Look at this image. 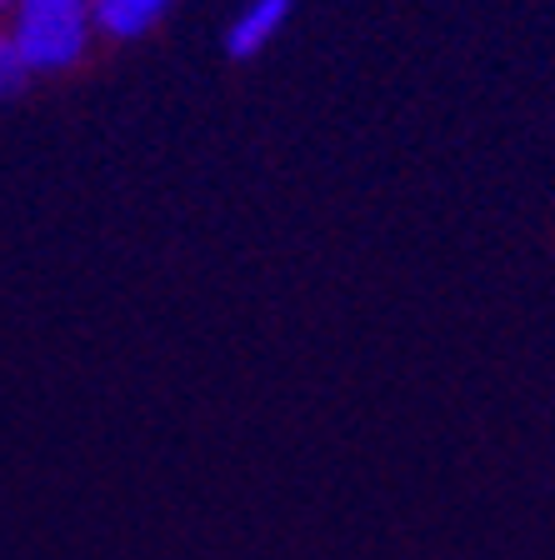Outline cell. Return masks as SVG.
Wrapping results in <instances>:
<instances>
[{"label": "cell", "mask_w": 555, "mask_h": 560, "mask_svg": "<svg viewBox=\"0 0 555 560\" xmlns=\"http://www.w3.org/2000/svg\"><path fill=\"white\" fill-rule=\"evenodd\" d=\"M5 31L21 46L31 75H66L95 46L91 0H15Z\"/></svg>", "instance_id": "6da1fadb"}, {"label": "cell", "mask_w": 555, "mask_h": 560, "mask_svg": "<svg viewBox=\"0 0 555 560\" xmlns=\"http://www.w3.org/2000/svg\"><path fill=\"white\" fill-rule=\"evenodd\" d=\"M296 0H245L235 21L226 25V56L231 60H255L261 50H270V40H280V31L290 25Z\"/></svg>", "instance_id": "7a4b0ae2"}, {"label": "cell", "mask_w": 555, "mask_h": 560, "mask_svg": "<svg viewBox=\"0 0 555 560\" xmlns=\"http://www.w3.org/2000/svg\"><path fill=\"white\" fill-rule=\"evenodd\" d=\"M165 11H171V0H91L101 40H140L165 21Z\"/></svg>", "instance_id": "3957f363"}, {"label": "cell", "mask_w": 555, "mask_h": 560, "mask_svg": "<svg viewBox=\"0 0 555 560\" xmlns=\"http://www.w3.org/2000/svg\"><path fill=\"white\" fill-rule=\"evenodd\" d=\"M31 81H35V75H31V66H25L21 46L11 40V31H0V101L21 95Z\"/></svg>", "instance_id": "277c9868"}, {"label": "cell", "mask_w": 555, "mask_h": 560, "mask_svg": "<svg viewBox=\"0 0 555 560\" xmlns=\"http://www.w3.org/2000/svg\"><path fill=\"white\" fill-rule=\"evenodd\" d=\"M15 11V0H0V15H11Z\"/></svg>", "instance_id": "5b68a950"}]
</instances>
